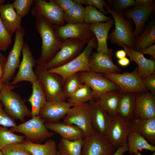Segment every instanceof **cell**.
<instances>
[{"label": "cell", "instance_id": "cell-1", "mask_svg": "<svg viewBox=\"0 0 155 155\" xmlns=\"http://www.w3.org/2000/svg\"><path fill=\"white\" fill-rule=\"evenodd\" d=\"M35 17V28L42 42L41 54L36 62L38 65L43 66L60 50L62 42L57 36L52 24L42 16Z\"/></svg>", "mask_w": 155, "mask_h": 155}, {"label": "cell", "instance_id": "cell-14", "mask_svg": "<svg viewBox=\"0 0 155 155\" xmlns=\"http://www.w3.org/2000/svg\"><path fill=\"white\" fill-rule=\"evenodd\" d=\"M31 11L33 16H42L54 25L62 26L65 24L64 12L53 0L49 2L45 0H34Z\"/></svg>", "mask_w": 155, "mask_h": 155}, {"label": "cell", "instance_id": "cell-28", "mask_svg": "<svg viewBox=\"0 0 155 155\" xmlns=\"http://www.w3.org/2000/svg\"><path fill=\"white\" fill-rule=\"evenodd\" d=\"M32 94L28 100L31 106L32 117L39 115L46 101V94L40 81L38 80L32 84Z\"/></svg>", "mask_w": 155, "mask_h": 155}, {"label": "cell", "instance_id": "cell-24", "mask_svg": "<svg viewBox=\"0 0 155 155\" xmlns=\"http://www.w3.org/2000/svg\"><path fill=\"white\" fill-rule=\"evenodd\" d=\"M122 47L129 57L130 60L135 62L137 65L139 74L142 79L155 73L154 61L146 58L140 52L130 48L125 45Z\"/></svg>", "mask_w": 155, "mask_h": 155}, {"label": "cell", "instance_id": "cell-44", "mask_svg": "<svg viewBox=\"0 0 155 155\" xmlns=\"http://www.w3.org/2000/svg\"><path fill=\"white\" fill-rule=\"evenodd\" d=\"M76 3L86 6L90 5L98 8L104 14H107V12L105 10L104 6L106 1L104 0H74Z\"/></svg>", "mask_w": 155, "mask_h": 155}, {"label": "cell", "instance_id": "cell-26", "mask_svg": "<svg viewBox=\"0 0 155 155\" xmlns=\"http://www.w3.org/2000/svg\"><path fill=\"white\" fill-rule=\"evenodd\" d=\"M45 125L48 129L57 133L62 138L68 140L74 141L83 139L85 137L83 131L74 125L63 122L45 123Z\"/></svg>", "mask_w": 155, "mask_h": 155}, {"label": "cell", "instance_id": "cell-15", "mask_svg": "<svg viewBox=\"0 0 155 155\" xmlns=\"http://www.w3.org/2000/svg\"><path fill=\"white\" fill-rule=\"evenodd\" d=\"M22 59L19 67L18 72L13 78L10 84L16 85L21 82L28 81L32 84L38 80L33 68L36 64L29 44L24 42L22 51Z\"/></svg>", "mask_w": 155, "mask_h": 155}, {"label": "cell", "instance_id": "cell-17", "mask_svg": "<svg viewBox=\"0 0 155 155\" xmlns=\"http://www.w3.org/2000/svg\"><path fill=\"white\" fill-rule=\"evenodd\" d=\"M155 117V95L148 91L136 94L133 118L148 119Z\"/></svg>", "mask_w": 155, "mask_h": 155}, {"label": "cell", "instance_id": "cell-5", "mask_svg": "<svg viewBox=\"0 0 155 155\" xmlns=\"http://www.w3.org/2000/svg\"><path fill=\"white\" fill-rule=\"evenodd\" d=\"M34 72L43 86L47 101H65L67 97L63 90V81L60 76L38 65Z\"/></svg>", "mask_w": 155, "mask_h": 155}, {"label": "cell", "instance_id": "cell-43", "mask_svg": "<svg viewBox=\"0 0 155 155\" xmlns=\"http://www.w3.org/2000/svg\"><path fill=\"white\" fill-rule=\"evenodd\" d=\"M0 125L10 127L16 125L14 119L9 115L5 111L3 104L0 100Z\"/></svg>", "mask_w": 155, "mask_h": 155}, {"label": "cell", "instance_id": "cell-7", "mask_svg": "<svg viewBox=\"0 0 155 155\" xmlns=\"http://www.w3.org/2000/svg\"><path fill=\"white\" fill-rule=\"evenodd\" d=\"M86 44L80 40L68 39L62 42L61 48L56 55L43 66L47 70L61 66L80 55Z\"/></svg>", "mask_w": 155, "mask_h": 155}, {"label": "cell", "instance_id": "cell-19", "mask_svg": "<svg viewBox=\"0 0 155 155\" xmlns=\"http://www.w3.org/2000/svg\"><path fill=\"white\" fill-rule=\"evenodd\" d=\"M89 102L92 127L95 131L106 136L113 117L107 114L96 100Z\"/></svg>", "mask_w": 155, "mask_h": 155}, {"label": "cell", "instance_id": "cell-33", "mask_svg": "<svg viewBox=\"0 0 155 155\" xmlns=\"http://www.w3.org/2000/svg\"><path fill=\"white\" fill-rule=\"evenodd\" d=\"M72 106L94 100V94L91 88L83 84L73 93L67 99Z\"/></svg>", "mask_w": 155, "mask_h": 155}, {"label": "cell", "instance_id": "cell-2", "mask_svg": "<svg viewBox=\"0 0 155 155\" xmlns=\"http://www.w3.org/2000/svg\"><path fill=\"white\" fill-rule=\"evenodd\" d=\"M104 8L112 16L114 21L115 28L108 36V39L113 44L122 46L125 45L134 49L135 38L133 34V23L132 20L126 19L121 12H116L105 3Z\"/></svg>", "mask_w": 155, "mask_h": 155}, {"label": "cell", "instance_id": "cell-38", "mask_svg": "<svg viewBox=\"0 0 155 155\" xmlns=\"http://www.w3.org/2000/svg\"><path fill=\"white\" fill-rule=\"evenodd\" d=\"M83 83L79 78L78 73L72 74L64 80L63 90L67 99L75 92Z\"/></svg>", "mask_w": 155, "mask_h": 155}, {"label": "cell", "instance_id": "cell-47", "mask_svg": "<svg viewBox=\"0 0 155 155\" xmlns=\"http://www.w3.org/2000/svg\"><path fill=\"white\" fill-rule=\"evenodd\" d=\"M7 61V57L0 52V84H2V80Z\"/></svg>", "mask_w": 155, "mask_h": 155}, {"label": "cell", "instance_id": "cell-6", "mask_svg": "<svg viewBox=\"0 0 155 155\" xmlns=\"http://www.w3.org/2000/svg\"><path fill=\"white\" fill-rule=\"evenodd\" d=\"M32 118L28 121L10 127L9 130L13 132L23 134L26 140L35 143L40 144L54 135V133L48 130L44 121L38 115Z\"/></svg>", "mask_w": 155, "mask_h": 155}, {"label": "cell", "instance_id": "cell-20", "mask_svg": "<svg viewBox=\"0 0 155 155\" xmlns=\"http://www.w3.org/2000/svg\"><path fill=\"white\" fill-rule=\"evenodd\" d=\"M155 9V5L145 7L135 6L121 12L125 17L133 21L135 25L133 30L135 38L143 31L146 21Z\"/></svg>", "mask_w": 155, "mask_h": 155}, {"label": "cell", "instance_id": "cell-48", "mask_svg": "<svg viewBox=\"0 0 155 155\" xmlns=\"http://www.w3.org/2000/svg\"><path fill=\"white\" fill-rule=\"evenodd\" d=\"M143 55L147 54L151 55V59L155 61V44L142 50L140 51Z\"/></svg>", "mask_w": 155, "mask_h": 155}, {"label": "cell", "instance_id": "cell-57", "mask_svg": "<svg viewBox=\"0 0 155 155\" xmlns=\"http://www.w3.org/2000/svg\"><path fill=\"white\" fill-rule=\"evenodd\" d=\"M57 155H59V153H58V154H57Z\"/></svg>", "mask_w": 155, "mask_h": 155}, {"label": "cell", "instance_id": "cell-39", "mask_svg": "<svg viewBox=\"0 0 155 155\" xmlns=\"http://www.w3.org/2000/svg\"><path fill=\"white\" fill-rule=\"evenodd\" d=\"M1 151L4 155H32L26 148L24 142L8 145Z\"/></svg>", "mask_w": 155, "mask_h": 155}, {"label": "cell", "instance_id": "cell-49", "mask_svg": "<svg viewBox=\"0 0 155 155\" xmlns=\"http://www.w3.org/2000/svg\"><path fill=\"white\" fill-rule=\"evenodd\" d=\"M135 6L145 7L155 5V1L154 0H135Z\"/></svg>", "mask_w": 155, "mask_h": 155}, {"label": "cell", "instance_id": "cell-30", "mask_svg": "<svg viewBox=\"0 0 155 155\" xmlns=\"http://www.w3.org/2000/svg\"><path fill=\"white\" fill-rule=\"evenodd\" d=\"M128 151L131 155L142 150L155 151V146L149 143L145 139L137 133L129 131L127 138Z\"/></svg>", "mask_w": 155, "mask_h": 155}, {"label": "cell", "instance_id": "cell-53", "mask_svg": "<svg viewBox=\"0 0 155 155\" xmlns=\"http://www.w3.org/2000/svg\"><path fill=\"white\" fill-rule=\"evenodd\" d=\"M134 155H143L141 154L139 152H137V153L135 154ZM151 155H155V152H154Z\"/></svg>", "mask_w": 155, "mask_h": 155}, {"label": "cell", "instance_id": "cell-4", "mask_svg": "<svg viewBox=\"0 0 155 155\" xmlns=\"http://www.w3.org/2000/svg\"><path fill=\"white\" fill-rule=\"evenodd\" d=\"M87 44L82 53L74 59L61 66L47 70L48 71L59 75L63 81L67 77L73 74L91 71L89 64V59L93 50L97 47L95 36Z\"/></svg>", "mask_w": 155, "mask_h": 155}, {"label": "cell", "instance_id": "cell-41", "mask_svg": "<svg viewBox=\"0 0 155 155\" xmlns=\"http://www.w3.org/2000/svg\"><path fill=\"white\" fill-rule=\"evenodd\" d=\"M12 37L4 26L0 17V51H6L12 42Z\"/></svg>", "mask_w": 155, "mask_h": 155}, {"label": "cell", "instance_id": "cell-56", "mask_svg": "<svg viewBox=\"0 0 155 155\" xmlns=\"http://www.w3.org/2000/svg\"><path fill=\"white\" fill-rule=\"evenodd\" d=\"M0 155H4L1 150H0Z\"/></svg>", "mask_w": 155, "mask_h": 155}, {"label": "cell", "instance_id": "cell-54", "mask_svg": "<svg viewBox=\"0 0 155 155\" xmlns=\"http://www.w3.org/2000/svg\"><path fill=\"white\" fill-rule=\"evenodd\" d=\"M5 1V0H0V5L4 4Z\"/></svg>", "mask_w": 155, "mask_h": 155}, {"label": "cell", "instance_id": "cell-13", "mask_svg": "<svg viewBox=\"0 0 155 155\" xmlns=\"http://www.w3.org/2000/svg\"><path fill=\"white\" fill-rule=\"evenodd\" d=\"M24 30L19 31L15 33L13 46L9 52L7 57L2 84H5L9 82L14 76L16 69L20 63V57L24 43Z\"/></svg>", "mask_w": 155, "mask_h": 155}, {"label": "cell", "instance_id": "cell-52", "mask_svg": "<svg viewBox=\"0 0 155 155\" xmlns=\"http://www.w3.org/2000/svg\"><path fill=\"white\" fill-rule=\"evenodd\" d=\"M126 52L123 50H118L115 53L116 57L119 59L126 57Z\"/></svg>", "mask_w": 155, "mask_h": 155}, {"label": "cell", "instance_id": "cell-45", "mask_svg": "<svg viewBox=\"0 0 155 155\" xmlns=\"http://www.w3.org/2000/svg\"><path fill=\"white\" fill-rule=\"evenodd\" d=\"M142 80L146 88L155 95V73L147 75Z\"/></svg>", "mask_w": 155, "mask_h": 155}, {"label": "cell", "instance_id": "cell-55", "mask_svg": "<svg viewBox=\"0 0 155 155\" xmlns=\"http://www.w3.org/2000/svg\"><path fill=\"white\" fill-rule=\"evenodd\" d=\"M3 84H0V93L1 92V90L3 87Z\"/></svg>", "mask_w": 155, "mask_h": 155}, {"label": "cell", "instance_id": "cell-51", "mask_svg": "<svg viewBox=\"0 0 155 155\" xmlns=\"http://www.w3.org/2000/svg\"><path fill=\"white\" fill-rule=\"evenodd\" d=\"M130 60L127 57H125L118 60V63L122 67H126L129 65L130 63Z\"/></svg>", "mask_w": 155, "mask_h": 155}, {"label": "cell", "instance_id": "cell-32", "mask_svg": "<svg viewBox=\"0 0 155 155\" xmlns=\"http://www.w3.org/2000/svg\"><path fill=\"white\" fill-rule=\"evenodd\" d=\"M155 23L151 22L145 28L143 31L135 38V50L140 51L155 44Z\"/></svg>", "mask_w": 155, "mask_h": 155}, {"label": "cell", "instance_id": "cell-37", "mask_svg": "<svg viewBox=\"0 0 155 155\" xmlns=\"http://www.w3.org/2000/svg\"><path fill=\"white\" fill-rule=\"evenodd\" d=\"M25 138L24 135L15 134L7 127L0 125V150L8 145L24 142Z\"/></svg>", "mask_w": 155, "mask_h": 155}, {"label": "cell", "instance_id": "cell-9", "mask_svg": "<svg viewBox=\"0 0 155 155\" xmlns=\"http://www.w3.org/2000/svg\"><path fill=\"white\" fill-rule=\"evenodd\" d=\"M63 118V122L74 125L81 129L84 137L95 132L91 123L89 101L71 107Z\"/></svg>", "mask_w": 155, "mask_h": 155}, {"label": "cell", "instance_id": "cell-3", "mask_svg": "<svg viewBox=\"0 0 155 155\" xmlns=\"http://www.w3.org/2000/svg\"><path fill=\"white\" fill-rule=\"evenodd\" d=\"M16 85L3 84L0 93V100L5 112L14 119L23 123L25 117H32L31 112L20 94L13 91Z\"/></svg>", "mask_w": 155, "mask_h": 155}, {"label": "cell", "instance_id": "cell-12", "mask_svg": "<svg viewBox=\"0 0 155 155\" xmlns=\"http://www.w3.org/2000/svg\"><path fill=\"white\" fill-rule=\"evenodd\" d=\"M78 74L82 82L87 85L92 90L95 96L94 100L106 92L119 90L117 84L101 74L92 71L80 72Z\"/></svg>", "mask_w": 155, "mask_h": 155}, {"label": "cell", "instance_id": "cell-42", "mask_svg": "<svg viewBox=\"0 0 155 155\" xmlns=\"http://www.w3.org/2000/svg\"><path fill=\"white\" fill-rule=\"evenodd\" d=\"M109 4L112 5L111 9L116 12H121L130 7L135 6V1L133 0H113L108 1Z\"/></svg>", "mask_w": 155, "mask_h": 155}, {"label": "cell", "instance_id": "cell-23", "mask_svg": "<svg viewBox=\"0 0 155 155\" xmlns=\"http://www.w3.org/2000/svg\"><path fill=\"white\" fill-rule=\"evenodd\" d=\"M114 23V20L112 19L106 22L90 24L91 29L97 41V52L105 53L111 57L113 53L112 50L108 47L107 40L109 31Z\"/></svg>", "mask_w": 155, "mask_h": 155}, {"label": "cell", "instance_id": "cell-34", "mask_svg": "<svg viewBox=\"0 0 155 155\" xmlns=\"http://www.w3.org/2000/svg\"><path fill=\"white\" fill-rule=\"evenodd\" d=\"M83 142V139L70 141L61 138L57 145L59 155H82Z\"/></svg>", "mask_w": 155, "mask_h": 155}, {"label": "cell", "instance_id": "cell-27", "mask_svg": "<svg viewBox=\"0 0 155 155\" xmlns=\"http://www.w3.org/2000/svg\"><path fill=\"white\" fill-rule=\"evenodd\" d=\"M117 91L106 92L95 99L105 112L110 116H117V111L121 93Z\"/></svg>", "mask_w": 155, "mask_h": 155}, {"label": "cell", "instance_id": "cell-40", "mask_svg": "<svg viewBox=\"0 0 155 155\" xmlns=\"http://www.w3.org/2000/svg\"><path fill=\"white\" fill-rule=\"evenodd\" d=\"M34 3V0H15L12 4L17 14L22 18L29 13Z\"/></svg>", "mask_w": 155, "mask_h": 155}, {"label": "cell", "instance_id": "cell-21", "mask_svg": "<svg viewBox=\"0 0 155 155\" xmlns=\"http://www.w3.org/2000/svg\"><path fill=\"white\" fill-rule=\"evenodd\" d=\"M111 57L104 53L92 51L89 60L92 71L102 75L119 73L121 69L114 63Z\"/></svg>", "mask_w": 155, "mask_h": 155}, {"label": "cell", "instance_id": "cell-22", "mask_svg": "<svg viewBox=\"0 0 155 155\" xmlns=\"http://www.w3.org/2000/svg\"><path fill=\"white\" fill-rule=\"evenodd\" d=\"M0 17L12 37L17 31L24 30L21 25L22 18L16 13L12 3L0 5Z\"/></svg>", "mask_w": 155, "mask_h": 155}, {"label": "cell", "instance_id": "cell-29", "mask_svg": "<svg viewBox=\"0 0 155 155\" xmlns=\"http://www.w3.org/2000/svg\"><path fill=\"white\" fill-rule=\"evenodd\" d=\"M136 93H121L117 116L131 120L133 118Z\"/></svg>", "mask_w": 155, "mask_h": 155}, {"label": "cell", "instance_id": "cell-16", "mask_svg": "<svg viewBox=\"0 0 155 155\" xmlns=\"http://www.w3.org/2000/svg\"><path fill=\"white\" fill-rule=\"evenodd\" d=\"M131 124L130 120L118 116L113 117L106 137L117 148L123 146L127 143Z\"/></svg>", "mask_w": 155, "mask_h": 155}, {"label": "cell", "instance_id": "cell-25", "mask_svg": "<svg viewBox=\"0 0 155 155\" xmlns=\"http://www.w3.org/2000/svg\"><path fill=\"white\" fill-rule=\"evenodd\" d=\"M130 130L135 132L155 146V117L148 119H133Z\"/></svg>", "mask_w": 155, "mask_h": 155}, {"label": "cell", "instance_id": "cell-50", "mask_svg": "<svg viewBox=\"0 0 155 155\" xmlns=\"http://www.w3.org/2000/svg\"><path fill=\"white\" fill-rule=\"evenodd\" d=\"M128 151L127 143L123 146L118 147L115 152L112 155H123Z\"/></svg>", "mask_w": 155, "mask_h": 155}, {"label": "cell", "instance_id": "cell-10", "mask_svg": "<svg viewBox=\"0 0 155 155\" xmlns=\"http://www.w3.org/2000/svg\"><path fill=\"white\" fill-rule=\"evenodd\" d=\"M83 141L82 155H112L117 148L106 136L95 131Z\"/></svg>", "mask_w": 155, "mask_h": 155}, {"label": "cell", "instance_id": "cell-11", "mask_svg": "<svg viewBox=\"0 0 155 155\" xmlns=\"http://www.w3.org/2000/svg\"><path fill=\"white\" fill-rule=\"evenodd\" d=\"M55 31L62 42L68 39H73L88 44L94 36L90 24L84 22L67 24L62 26L54 25Z\"/></svg>", "mask_w": 155, "mask_h": 155}, {"label": "cell", "instance_id": "cell-8", "mask_svg": "<svg viewBox=\"0 0 155 155\" xmlns=\"http://www.w3.org/2000/svg\"><path fill=\"white\" fill-rule=\"evenodd\" d=\"M117 84L119 87V92L121 93H139L148 91L144 86L138 73L137 67L131 72L108 73L102 75Z\"/></svg>", "mask_w": 155, "mask_h": 155}, {"label": "cell", "instance_id": "cell-31", "mask_svg": "<svg viewBox=\"0 0 155 155\" xmlns=\"http://www.w3.org/2000/svg\"><path fill=\"white\" fill-rule=\"evenodd\" d=\"M26 148L32 155H57V146L56 142L49 140L44 144L35 143L26 140L24 142Z\"/></svg>", "mask_w": 155, "mask_h": 155}, {"label": "cell", "instance_id": "cell-18", "mask_svg": "<svg viewBox=\"0 0 155 155\" xmlns=\"http://www.w3.org/2000/svg\"><path fill=\"white\" fill-rule=\"evenodd\" d=\"M71 107V104L65 101H46L38 116L45 123H58L64 118Z\"/></svg>", "mask_w": 155, "mask_h": 155}, {"label": "cell", "instance_id": "cell-46", "mask_svg": "<svg viewBox=\"0 0 155 155\" xmlns=\"http://www.w3.org/2000/svg\"><path fill=\"white\" fill-rule=\"evenodd\" d=\"M65 12L72 7L76 3L74 0H53Z\"/></svg>", "mask_w": 155, "mask_h": 155}, {"label": "cell", "instance_id": "cell-35", "mask_svg": "<svg viewBox=\"0 0 155 155\" xmlns=\"http://www.w3.org/2000/svg\"><path fill=\"white\" fill-rule=\"evenodd\" d=\"M85 7L82 5L76 3L72 7L64 12V20L67 24L84 22Z\"/></svg>", "mask_w": 155, "mask_h": 155}, {"label": "cell", "instance_id": "cell-36", "mask_svg": "<svg viewBox=\"0 0 155 155\" xmlns=\"http://www.w3.org/2000/svg\"><path fill=\"white\" fill-rule=\"evenodd\" d=\"M112 18L108 17L98 10L96 8L91 6H86L84 22L86 24H92L104 22H107Z\"/></svg>", "mask_w": 155, "mask_h": 155}]
</instances>
